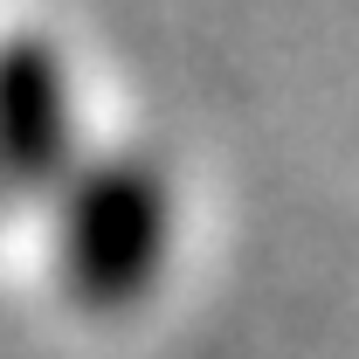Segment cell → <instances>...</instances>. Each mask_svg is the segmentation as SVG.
<instances>
[{
  "label": "cell",
  "instance_id": "6da1fadb",
  "mask_svg": "<svg viewBox=\"0 0 359 359\" xmlns=\"http://www.w3.org/2000/svg\"><path fill=\"white\" fill-rule=\"evenodd\" d=\"M48 201H55V276L83 311L118 318L166 276L173 187L159 166L132 152L76 159Z\"/></svg>",
  "mask_w": 359,
  "mask_h": 359
},
{
  "label": "cell",
  "instance_id": "7a4b0ae2",
  "mask_svg": "<svg viewBox=\"0 0 359 359\" xmlns=\"http://www.w3.org/2000/svg\"><path fill=\"white\" fill-rule=\"evenodd\" d=\"M76 166V90L62 48L42 35L0 42V194L48 201Z\"/></svg>",
  "mask_w": 359,
  "mask_h": 359
}]
</instances>
